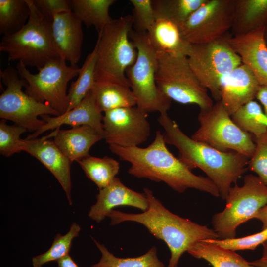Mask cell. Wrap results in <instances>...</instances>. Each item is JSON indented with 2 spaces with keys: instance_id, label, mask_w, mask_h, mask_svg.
<instances>
[{
  "instance_id": "4316f807",
  "label": "cell",
  "mask_w": 267,
  "mask_h": 267,
  "mask_svg": "<svg viewBox=\"0 0 267 267\" xmlns=\"http://www.w3.org/2000/svg\"><path fill=\"white\" fill-rule=\"evenodd\" d=\"M97 58V46L88 54L83 66L80 68L78 78L73 82L68 93V107L66 112L77 106L93 87Z\"/></svg>"
},
{
  "instance_id": "ffe728a7",
  "label": "cell",
  "mask_w": 267,
  "mask_h": 267,
  "mask_svg": "<svg viewBox=\"0 0 267 267\" xmlns=\"http://www.w3.org/2000/svg\"><path fill=\"white\" fill-rule=\"evenodd\" d=\"M260 86L253 72L243 64L236 68L223 81L221 101L230 116L253 100Z\"/></svg>"
},
{
  "instance_id": "d6a6232c",
  "label": "cell",
  "mask_w": 267,
  "mask_h": 267,
  "mask_svg": "<svg viewBox=\"0 0 267 267\" xmlns=\"http://www.w3.org/2000/svg\"><path fill=\"white\" fill-rule=\"evenodd\" d=\"M81 230L80 226L73 222L69 230L65 235L58 233L55 236L50 248L45 252L32 258L34 267H41L44 264L51 261H58L69 255L72 242L78 237Z\"/></svg>"
},
{
  "instance_id": "f546056e",
  "label": "cell",
  "mask_w": 267,
  "mask_h": 267,
  "mask_svg": "<svg viewBox=\"0 0 267 267\" xmlns=\"http://www.w3.org/2000/svg\"><path fill=\"white\" fill-rule=\"evenodd\" d=\"M29 15L27 0H0V34L9 36L17 32Z\"/></svg>"
},
{
  "instance_id": "4fadbf2b",
  "label": "cell",
  "mask_w": 267,
  "mask_h": 267,
  "mask_svg": "<svg viewBox=\"0 0 267 267\" xmlns=\"http://www.w3.org/2000/svg\"><path fill=\"white\" fill-rule=\"evenodd\" d=\"M235 0H208L179 27L191 44L210 43L224 37L231 30Z\"/></svg>"
},
{
  "instance_id": "5bb4252c",
  "label": "cell",
  "mask_w": 267,
  "mask_h": 267,
  "mask_svg": "<svg viewBox=\"0 0 267 267\" xmlns=\"http://www.w3.org/2000/svg\"><path fill=\"white\" fill-rule=\"evenodd\" d=\"M104 113V138L109 145L137 147L149 137L151 128L147 113L137 106L119 108Z\"/></svg>"
},
{
  "instance_id": "484cf974",
  "label": "cell",
  "mask_w": 267,
  "mask_h": 267,
  "mask_svg": "<svg viewBox=\"0 0 267 267\" xmlns=\"http://www.w3.org/2000/svg\"><path fill=\"white\" fill-rule=\"evenodd\" d=\"M115 0H71L72 11L87 27L93 26L98 33L110 23V7Z\"/></svg>"
},
{
  "instance_id": "2e32d148",
  "label": "cell",
  "mask_w": 267,
  "mask_h": 267,
  "mask_svg": "<svg viewBox=\"0 0 267 267\" xmlns=\"http://www.w3.org/2000/svg\"><path fill=\"white\" fill-rule=\"evenodd\" d=\"M22 147L23 151L39 160L55 177L71 205V163L54 142L45 136L40 138L25 139H22Z\"/></svg>"
},
{
  "instance_id": "836d02e7",
  "label": "cell",
  "mask_w": 267,
  "mask_h": 267,
  "mask_svg": "<svg viewBox=\"0 0 267 267\" xmlns=\"http://www.w3.org/2000/svg\"><path fill=\"white\" fill-rule=\"evenodd\" d=\"M28 130L19 125L14 124H7L6 120L0 122V153L5 157L22 150V139L20 135Z\"/></svg>"
},
{
  "instance_id": "f35d334b",
  "label": "cell",
  "mask_w": 267,
  "mask_h": 267,
  "mask_svg": "<svg viewBox=\"0 0 267 267\" xmlns=\"http://www.w3.org/2000/svg\"><path fill=\"white\" fill-rule=\"evenodd\" d=\"M263 252L262 257L256 260L249 262L255 267H267V241L262 244Z\"/></svg>"
},
{
  "instance_id": "277c9868",
  "label": "cell",
  "mask_w": 267,
  "mask_h": 267,
  "mask_svg": "<svg viewBox=\"0 0 267 267\" xmlns=\"http://www.w3.org/2000/svg\"><path fill=\"white\" fill-rule=\"evenodd\" d=\"M133 17L112 19L98 33L95 80L109 81L130 87L126 73L135 61L137 50L130 37Z\"/></svg>"
},
{
  "instance_id": "60d3db41",
  "label": "cell",
  "mask_w": 267,
  "mask_h": 267,
  "mask_svg": "<svg viewBox=\"0 0 267 267\" xmlns=\"http://www.w3.org/2000/svg\"><path fill=\"white\" fill-rule=\"evenodd\" d=\"M253 219L259 220L262 223V229L267 228V205L259 210L253 217Z\"/></svg>"
},
{
  "instance_id": "9c48e42d",
  "label": "cell",
  "mask_w": 267,
  "mask_h": 267,
  "mask_svg": "<svg viewBox=\"0 0 267 267\" xmlns=\"http://www.w3.org/2000/svg\"><path fill=\"white\" fill-rule=\"evenodd\" d=\"M230 116L221 101L208 109L200 110V126L191 137L218 150H232L250 158L256 144L251 134L241 129Z\"/></svg>"
},
{
  "instance_id": "ac0fdd59",
  "label": "cell",
  "mask_w": 267,
  "mask_h": 267,
  "mask_svg": "<svg viewBox=\"0 0 267 267\" xmlns=\"http://www.w3.org/2000/svg\"><path fill=\"white\" fill-rule=\"evenodd\" d=\"M41 117L44 121V124L28 135L26 139L37 138L44 132L58 129L63 125H68L73 127L82 125L89 126L98 132L104 138V132L102 123L103 116L96 104L91 90L72 109L55 117L47 115Z\"/></svg>"
},
{
  "instance_id": "1f68e13d",
  "label": "cell",
  "mask_w": 267,
  "mask_h": 267,
  "mask_svg": "<svg viewBox=\"0 0 267 267\" xmlns=\"http://www.w3.org/2000/svg\"><path fill=\"white\" fill-rule=\"evenodd\" d=\"M233 121L242 130L258 138L267 132V117L260 106L252 100L231 116Z\"/></svg>"
},
{
  "instance_id": "8fae6325",
  "label": "cell",
  "mask_w": 267,
  "mask_h": 267,
  "mask_svg": "<svg viewBox=\"0 0 267 267\" xmlns=\"http://www.w3.org/2000/svg\"><path fill=\"white\" fill-rule=\"evenodd\" d=\"M187 58L200 84L210 90L216 101L221 100L220 89L224 79L242 64L225 37L208 43L191 44Z\"/></svg>"
},
{
  "instance_id": "b9f144b4",
  "label": "cell",
  "mask_w": 267,
  "mask_h": 267,
  "mask_svg": "<svg viewBox=\"0 0 267 267\" xmlns=\"http://www.w3.org/2000/svg\"><path fill=\"white\" fill-rule=\"evenodd\" d=\"M58 267H79L68 255L57 262Z\"/></svg>"
},
{
  "instance_id": "7402d4cb",
  "label": "cell",
  "mask_w": 267,
  "mask_h": 267,
  "mask_svg": "<svg viewBox=\"0 0 267 267\" xmlns=\"http://www.w3.org/2000/svg\"><path fill=\"white\" fill-rule=\"evenodd\" d=\"M147 35L156 53L187 56L191 44L182 38L178 26L171 21L156 19Z\"/></svg>"
},
{
  "instance_id": "d6986e66",
  "label": "cell",
  "mask_w": 267,
  "mask_h": 267,
  "mask_svg": "<svg viewBox=\"0 0 267 267\" xmlns=\"http://www.w3.org/2000/svg\"><path fill=\"white\" fill-rule=\"evenodd\" d=\"M96 198V203L91 207L88 215L97 222L107 217L117 206H132L143 212L148 207V199L144 193H140L127 187L117 177L108 186L99 190Z\"/></svg>"
},
{
  "instance_id": "8992f818",
  "label": "cell",
  "mask_w": 267,
  "mask_h": 267,
  "mask_svg": "<svg viewBox=\"0 0 267 267\" xmlns=\"http://www.w3.org/2000/svg\"><path fill=\"white\" fill-rule=\"evenodd\" d=\"M130 37L135 45L137 55L135 62L127 69L126 76L136 106L147 113L155 111L160 114L167 113L172 100L157 87V56L149 42L147 33L132 29Z\"/></svg>"
},
{
  "instance_id": "3957f363",
  "label": "cell",
  "mask_w": 267,
  "mask_h": 267,
  "mask_svg": "<svg viewBox=\"0 0 267 267\" xmlns=\"http://www.w3.org/2000/svg\"><path fill=\"white\" fill-rule=\"evenodd\" d=\"M144 193L148 207L143 213H127L112 210L107 217L112 225L127 221L141 223L156 238L164 241L171 252L167 267H178L181 255L197 242L219 239L213 229L170 212L149 189L144 188Z\"/></svg>"
},
{
  "instance_id": "5b68a950",
  "label": "cell",
  "mask_w": 267,
  "mask_h": 267,
  "mask_svg": "<svg viewBox=\"0 0 267 267\" xmlns=\"http://www.w3.org/2000/svg\"><path fill=\"white\" fill-rule=\"evenodd\" d=\"M30 15L26 24L17 32L3 36L0 51L7 53L9 61H18L38 70L51 60L60 58L55 48L52 22L39 12L33 0H27Z\"/></svg>"
},
{
  "instance_id": "cb8c5ba5",
  "label": "cell",
  "mask_w": 267,
  "mask_h": 267,
  "mask_svg": "<svg viewBox=\"0 0 267 267\" xmlns=\"http://www.w3.org/2000/svg\"><path fill=\"white\" fill-rule=\"evenodd\" d=\"M96 104L101 112L136 105L134 95L130 87L115 83L95 81L91 89Z\"/></svg>"
},
{
  "instance_id": "603a6c76",
  "label": "cell",
  "mask_w": 267,
  "mask_h": 267,
  "mask_svg": "<svg viewBox=\"0 0 267 267\" xmlns=\"http://www.w3.org/2000/svg\"><path fill=\"white\" fill-rule=\"evenodd\" d=\"M267 0H235L232 36L245 34L265 25Z\"/></svg>"
},
{
  "instance_id": "83f0119b",
  "label": "cell",
  "mask_w": 267,
  "mask_h": 267,
  "mask_svg": "<svg viewBox=\"0 0 267 267\" xmlns=\"http://www.w3.org/2000/svg\"><path fill=\"white\" fill-rule=\"evenodd\" d=\"M77 162L87 177L99 190L108 186L113 180L120 168L117 161L107 156L98 158L89 155Z\"/></svg>"
},
{
  "instance_id": "9a60e30c",
  "label": "cell",
  "mask_w": 267,
  "mask_h": 267,
  "mask_svg": "<svg viewBox=\"0 0 267 267\" xmlns=\"http://www.w3.org/2000/svg\"><path fill=\"white\" fill-rule=\"evenodd\" d=\"M266 26H261L245 34L226 35L225 40L239 56L241 62L253 72L260 86H267V45L265 38Z\"/></svg>"
},
{
  "instance_id": "6da1fadb",
  "label": "cell",
  "mask_w": 267,
  "mask_h": 267,
  "mask_svg": "<svg viewBox=\"0 0 267 267\" xmlns=\"http://www.w3.org/2000/svg\"><path fill=\"white\" fill-rule=\"evenodd\" d=\"M109 149L121 160L130 163L128 173L135 177L164 182L179 193L194 188L220 197L218 188L209 178L195 175L169 151L164 135L159 131L147 147L109 145Z\"/></svg>"
},
{
  "instance_id": "7c38bea8",
  "label": "cell",
  "mask_w": 267,
  "mask_h": 267,
  "mask_svg": "<svg viewBox=\"0 0 267 267\" xmlns=\"http://www.w3.org/2000/svg\"><path fill=\"white\" fill-rule=\"evenodd\" d=\"M0 76L6 87L0 96V117L2 119L35 132L45 123L39 119V116L60 115L48 104L37 101L22 90L27 82L17 70L8 66L0 70Z\"/></svg>"
},
{
  "instance_id": "e575fe53",
  "label": "cell",
  "mask_w": 267,
  "mask_h": 267,
  "mask_svg": "<svg viewBox=\"0 0 267 267\" xmlns=\"http://www.w3.org/2000/svg\"><path fill=\"white\" fill-rule=\"evenodd\" d=\"M134 7L133 27L134 30L147 33L156 21L152 0H130Z\"/></svg>"
},
{
  "instance_id": "44dd1931",
  "label": "cell",
  "mask_w": 267,
  "mask_h": 267,
  "mask_svg": "<svg viewBox=\"0 0 267 267\" xmlns=\"http://www.w3.org/2000/svg\"><path fill=\"white\" fill-rule=\"evenodd\" d=\"M72 163L89 154L90 148L103 137L95 129L87 125L73 127L69 130L56 129L48 135Z\"/></svg>"
},
{
  "instance_id": "d590c367",
  "label": "cell",
  "mask_w": 267,
  "mask_h": 267,
  "mask_svg": "<svg viewBox=\"0 0 267 267\" xmlns=\"http://www.w3.org/2000/svg\"><path fill=\"white\" fill-rule=\"evenodd\" d=\"M267 241V228L258 233L241 238L225 239H211L205 241L215 244L219 246L236 251L238 250H253L259 245Z\"/></svg>"
},
{
  "instance_id": "d4e9b609",
  "label": "cell",
  "mask_w": 267,
  "mask_h": 267,
  "mask_svg": "<svg viewBox=\"0 0 267 267\" xmlns=\"http://www.w3.org/2000/svg\"><path fill=\"white\" fill-rule=\"evenodd\" d=\"M187 252L206 260L213 267H255L235 251L205 241L197 242Z\"/></svg>"
},
{
  "instance_id": "30bf717a",
  "label": "cell",
  "mask_w": 267,
  "mask_h": 267,
  "mask_svg": "<svg viewBox=\"0 0 267 267\" xmlns=\"http://www.w3.org/2000/svg\"><path fill=\"white\" fill-rule=\"evenodd\" d=\"M80 68L77 65L68 66L61 58L50 60L35 74L21 62L16 66L19 76L27 82L25 92L37 101L48 104L60 115L68 107V84L78 76Z\"/></svg>"
},
{
  "instance_id": "8d00e7d4",
  "label": "cell",
  "mask_w": 267,
  "mask_h": 267,
  "mask_svg": "<svg viewBox=\"0 0 267 267\" xmlns=\"http://www.w3.org/2000/svg\"><path fill=\"white\" fill-rule=\"evenodd\" d=\"M255 151L249 161V168L256 173L267 186V132L256 139Z\"/></svg>"
},
{
  "instance_id": "e0dca14e",
  "label": "cell",
  "mask_w": 267,
  "mask_h": 267,
  "mask_svg": "<svg viewBox=\"0 0 267 267\" xmlns=\"http://www.w3.org/2000/svg\"><path fill=\"white\" fill-rule=\"evenodd\" d=\"M82 22L72 11L55 15L51 23L54 45L59 57L76 65L82 54Z\"/></svg>"
},
{
  "instance_id": "52a82bcc",
  "label": "cell",
  "mask_w": 267,
  "mask_h": 267,
  "mask_svg": "<svg viewBox=\"0 0 267 267\" xmlns=\"http://www.w3.org/2000/svg\"><path fill=\"white\" fill-rule=\"evenodd\" d=\"M225 200L224 209L212 219L219 239L235 238L238 226L267 205V186L258 177L247 175L241 186L235 184L230 188Z\"/></svg>"
},
{
  "instance_id": "ba28073f",
  "label": "cell",
  "mask_w": 267,
  "mask_h": 267,
  "mask_svg": "<svg viewBox=\"0 0 267 267\" xmlns=\"http://www.w3.org/2000/svg\"><path fill=\"white\" fill-rule=\"evenodd\" d=\"M156 54V83L165 95L180 103L196 104L200 110L208 109L213 105L208 90L197 80L187 56Z\"/></svg>"
},
{
  "instance_id": "4dcf8cb0",
  "label": "cell",
  "mask_w": 267,
  "mask_h": 267,
  "mask_svg": "<svg viewBox=\"0 0 267 267\" xmlns=\"http://www.w3.org/2000/svg\"><path fill=\"white\" fill-rule=\"evenodd\" d=\"M93 240L102 256L98 263L90 267H165L159 260L157 249L154 246L142 256L121 258L115 257L104 245L94 239Z\"/></svg>"
},
{
  "instance_id": "ab89813d",
  "label": "cell",
  "mask_w": 267,
  "mask_h": 267,
  "mask_svg": "<svg viewBox=\"0 0 267 267\" xmlns=\"http://www.w3.org/2000/svg\"><path fill=\"white\" fill-rule=\"evenodd\" d=\"M256 97L263 105L264 114L267 117V86H260Z\"/></svg>"
},
{
  "instance_id": "7a4b0ae2",
  "label": "cell",
  "mask_w": 267,
  "mask_h": 267,
  "mask_svg": "<svg viewBox=\"0 0 267 267\" xmlns=\"http://www.w3.org/2000/svg\"><path fill=\"white\" fill-rule=\"evenodd\" d=\"M158 121L164 130L166 144L178 150V158L189 170H202L218 188L220 197L225 200L233 183L246 172L249 158L235 152L218 150L186 135L167 114H160Z\"/></svg>"
},
{
  "instance_id": "74e56055",
  "label": "cell",
  "mask_w": 267,
  "mask_h": 267,
  "mask_svg": "<svg viewBox=\"0 0 267 267\" xmlns=\"http://www.w3.org/2000/svg\"><path fill=\"white\" fill-rule=\"evenodd\" d=\"M36 8L46 19L52 22L54 16L62 12L72 11L71 0H33Z\"/></svg>"
},
{
  "instance_id": "f1b7e54d",
  "label": "cell",
  "mask_w": 267,
  "mask_h": 267,
  "mask_svg": "<svg viewBox=\"0 0 267 267\" xmlns=\"http://www.w3.org/2000/svg\"><path fill=\"white\" fill-rule=\"evenodd\" d=\"M208 0H152L156 18L169 20L179 27Z\"/></svg>"
}]
</instances>
